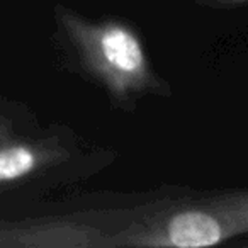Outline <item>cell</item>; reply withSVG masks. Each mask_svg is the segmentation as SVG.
Returning a JSON list of instances; mask_svg holds the SVG:
<instances>
[{
  "label": "cell",
  "mask_w": 248,
  "mask_h": 248,
  "mask_svg": "<svg viewBox=\"0 0 248 248\" xmlns=\"http://www.w3.org/2000/svg\"><path fill=\"white\" fill-rule=\"evenodd\" d=\"M248 236V187L197 192L162 187L123 206L106 248H204Z\"/></svg>",
  "instance_id": "obj_1"
},
{
  "label": "cell",
  "mask_w": 248,
  "mask_h": 248,
  "mask_svg": "<svg viewBox=\"0 0 248 248\" xmlns=\"http://www.w3.org/2000/svg\"><path fill=\"white\" fill-rule=\"evenodd\" d=\"M56 38L85 78L99 85L117 107L135 110L146 97L170 99L172 85L152 62L140 32L123 19H92L56 4Z\"/></svg>",
  "instance_id": "obj_2"
},
{
  "label": "cell",
  "mask_w": 248,
  "mask_h": 248,
  "mask_svg": "<svg viewBox=\"0 0 248 248\" xmlns=\"http://www.w3.org/2000/svg\"><path fill=\"white\" fill-rule=\"evenodd\" d=\"M114 156L116 152L83 140L66 124H38L0 143V202L11 206L83 182Z\"/></svg>",
  "instance_id": "obj_3"
},
{
  "label": "cell",
  "mask_w": 248,
  "mask_h": 248,
  "mask_svg": "<svg viewBox=\"0 0 248 248\" xmlns=\"http://www.w3.org/2000/svg\"><path fill=\"white\" fill-rule=\"evenodd\" d=\"M119 216L121 206H107L0 219V248H106Z\"/></svg>",
  "instance_id": "obj_4"
},
{
  "label": "cell",
  "mask_w": 248,
  "mask_h": 248,
  "mask_svg": "<svg viewBox=\"0 0 248 248\" xmlns=\"http://www.w3.org/2000/svg\"><path fill=\"white\" fill-rule=\"evenodd\" d=\"M34 112L17 100L0 99V143L38 126Z\"/></svg>",
  "instance_id": "obj_5"
},
{
  "label": "cell",
  "mask_w": 248,
  "mask_h": 248,
  "mask_svg": "<svg viewBox=\"0 0 248 248\" xmlns=\"http://www.w3.org/2000/svg\"><path fill=\"white\" fill-rule=\"evenodd\" d=\"M197 5H202L207 9H217V11H230L248 5V0H194Z\"/></svg>",
  "instance_id": "obj_6"
}]
</instances>
